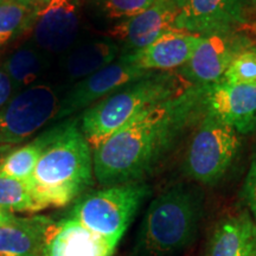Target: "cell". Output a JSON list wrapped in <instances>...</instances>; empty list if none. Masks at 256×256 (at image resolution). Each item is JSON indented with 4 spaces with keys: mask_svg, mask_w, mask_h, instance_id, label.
<instances>
[{
    "mask_svg": "<svg viewBox=\"0 0 256 256\" xmlns=\"http://www.w3.org/2000/svg\"><path fill=\"white\" fill-rule=\"evenodd\" d=\"M208 87L188 86L174 98L144 110L92 150L98 183L104 188L144 182L194 120L206 113Z\"/></svg>",
    "mask_w": 256,
    "mask_h": 256,
    "instance_id": "1",
    "label": "cell"
},
{
    "mask_svg": "<svg viewBox=\"0 0 256 256\" xmlns=\"http://www.w3.org/2000/svg\"><path fill=\"white\" fill-rule=\"evenodd\" d=\"M92 150L78 119L55 126L26 185L40 210L69 206L94 184Z\"/></svg>",
    "mask_w": 256,
    "mask_h": 256,
    "instance_id": "2",
    "label": "cell"
},
{
    "mask_svg": "<svg viewBox=\"0 0 256 256\" xmlns=\"http://www.w3.org/2000/svg\"><path fill=\"white\" fill-rule=\"evenodd\" d=\"M204 214V192L178 183L156 197L138 230L130 256H177L196 238Z\"/></svg>",
    "mask_w": 256,
    "mask_h": 256,
    "instance_id": "3",
    "label": "cell"
},
{
    "mask_svg": "<svg viewBox=\"0 0 256 256\" xmlns=\"http://www.w3.org/2000/svg\"><path fill=\"white\" fill-rule=\"evenodd\" d=\"M188 86L177 72H153L127 83L87 108L80 116V128L95 150L144 110L174 98Z\"/></svg>",
    "mask_w": 256,
    "mask_h": 256,
    "instance_id": "4",
    "label": "cell"
},
{
    "mask_svg": "<svg viewBox=\"0 0 256 256\" xmlns=\"http://www.w3.org/2000/svg\"><path fill=\"white\" fill-rule=\"evenodd\" d=\"M150 194L145 182L104 186L76 200L68 217L118 246Z\"/></svg>",
    "mask_w": 256,
    "mask_h": 256,
    "instance_id": "5",
    "label": "cell"
},
{
    "mask_svg": "<svg viewBox=\"0 0 256 256\" xmlns=\"http://www.w3.org/2000/svg\"><path fill=\"white\" fill-rule=\"evenodd\" d=\"M240 136L229 124L204 113L185 154L184 172L188 177L204 185L218 183L238 156Z\"/></svg>",
    "mask_w": 256,
    "mask_h": 256,
    "instance_id": "6",
    "label": "cell"
},
{
    "mask_svg": "<svg viewBox=\"0 0 256 256\" xmlns=\"http://www.w3.org/2000/svg\"><path fill=\"white\" fill-rule=\"evenodd\" d=\"M174 28L197 36L256 34V0H188Z\"/></svg>",
    "mask_w": 256,
    "mask_h": 256,
    "instance_id": "7",
    "label": "cell"
},
{
    "mask_svg": "<svg viewBox=\"0 0 256 256\" xmlns=\"http://www.w3.org/2000/svg\"><path fill=\"white\" fill-rule=\"evenodd\" d=\"M60 98L52 87L36 84L23 89L0 108V147L17 145L56 119Z\"/></svg>",
    "mask_w": 256,
    "mask_h": 256,
    "instance_id": "8",
    "label": "cell"
},
{
    "mask_svg": "<svg viewBox=\"0 0 256 256\" xmlns=\"http://www.w3.org/2000/svg\"><path fill=\"white\" fill-rule=\"evenodd\" d=\"M252 43L250 34L241 32L203 36L190 60L177 72L190 86L215 84L242 51L254 46Z\"/></svg>",
    "mask_w": 256,
    "mask_h": 256,
    "instance_id": "9",
    "label": "cell"
},
{
    "mask_svg": "<svg viewBox=\"0 0 256 256\" xmlns=\"http://www.w3.org/2000/svg\"><path fill=\"white\" fill-rule=\"evenodd\" d=\"M153 72H158L142 69L121 55L110 66L75 83L60 98L56 120L66 119L80 110H86L127 83L145 78Z\"/></svg>",
    "mask_w": 256,
    "mask_h": 256,
    "instance_id": "10",
    "label": "cell"
},
{
    "mask_svg": "<svg viewBox=\"0 0 256 256\" xmlns=\"http://www.w3.org/2000/svg\"><path fill=\"white\" fill-rule=\"evenodd\" d=\"M115 249L116 244L68 216L44 222L40 256H114Z\"/></svg>",
    "mask_w": 256,
    "mask_h": 256,
    "instance_id": "11",
    "label": "cell"
},
{
    "mask_svg": "<svg viewBox=\"0 0 256 256\" xmlns=\"http://www.w3.org/2000/svg\"><path fill=\"white\" fill-rule=\"evenodd\" d=\"M78 0H49L40 8L31 28L32 43L48 54H66L78 36Z\"/></svg>",
    "mask_w": 256,
    "mask_h": 256,
    "instance_id": "12",
    "label": "cell"
},
{
    "mask_svg": "<svg viewBox=\"0 0 256 256\" xmlns=\"http://www.w3.org/2000/svg\"><path fill=\"white\" fill-rule=\"evenodd\" d=\"M180 8L176 0H154L153 4L124 20L118 22L107 31V36L121 46V54L134 52L156 40L162 32L174 28Z\"/></svg>",
    "mask_w": 256,
    "mask_h": 256,
    "instance_id": "13",
    "label": "cell"
},
{
    "mask_svg": "<svg viewBox=\"0 0 256 256\" xmlns=\"http://www.w3.org/2000/svg\"><path fill=\"white\" fill-rule=\"evenodd\" d=\"M206 113L229 124L240 134L256 130V84H230L220 81L206 88Z\"/></svg>",
    "mask_w": 256,
    "mask_h": 256,
    "instance_id": "14",
    "label": "cell"
},
{
    "mask_svg": "<svg viewBox=\"0 0 256 256\" xmlns=\"http://www.w3.org/2000/svg\"><path fill=\"white\" fill-rule=\"evenodd\" d=\"M202 36L170 28L151 44L134 52L122 54L128 60L148 72H171L190 60Z\"/></svg>",
    "mask_w": 256,
    "mask_h": 256,
    "instance_id": "15",
    "label": "cell"
},
{
    "mask_svg": "<svg viewBox=\"0 0 256 256\" xmlns=\"http://www.w3.org/2000/svg\"><path fill=\"white\" fill-rule=\"evenodd\" d=\"M206 256H256V222L248 210L217 224Z\"/></svg>",
    "mask_w": 256,
    "mask_h": 256,
    "instance_id": "16",
    "label": "cell"
},
{
    "mask_svg": "<svg viewBox=\"0 0 256 256\" xmlns=\"http://www.w3.org/2000/svg\"><path fill=\"white\" fill-rule=\"evenodd\" d=\"M121 46L110 38H96L72 46L64 55L60 68L66 78L81 81L115 62Z\"/></svg>",
    "mask_w": 256,
    "mask_h": 256,
    "instance_id": "17",
    "label": "cell"
},
{
    "mask_svg": "<svg viewBox=\"0 0 256 256\" xmlns=\"http://www.w3.org/2000/svg\"><path fill=\"white\" fill-rule=\"evenodd\" d=\"M46 216L12 215L0 223V256H40Z\"/></svg>",
    "mask_w": 256,
    "mask_h": 256,
    "instance_id": "18",
    "label": "cell"
},
{
    "mask_svg": "<svg viewBox=\"0 0 256 256\" xmlns=\"http://www.w3.org/2000/svg\"><path fill=\"white\" fill-rule=\"evenodd\" d=\"M49 64L48 54L30 43L12 51L0 69L11 81L14 90H23L37 84L38 80L46 72Z\"/></svg>",
    "mask_w": 256,
    "mask_h": 256,
    "instance_id": "19",
    "label": "cell"
},
{
    "mask_svg": "<svg viewBox=\"0 0 256 256\" xmlns=\"http://www.w3.org/2000/svg\"><path fill=\"white\" fill-rule=\"evenodd\" d=\"M54 130L55 127L42 133L26 145L12 150L8 154L0 156V174L28 183L42 153L54 136Z\"/></svg>",
    "mask_w": 256,
    "mask_h": 256,
    "instance_id": "20",
    "label": "cell"
},
{
    "mask_svg": "<svg viewBox=\"0 0 256 256\" xmlns=\"http://www.w3.org/2000/svg\"><path fill=\"white\" fill-rule=\"evenodd\" d=\"M38 10L23 0H0V50L31 31Z\"/></svg>",
    "mask_w": 256,
    "mask_h": 256,
    "instance_id": "21",
    "label": "cell"
},
{
    "mask_svg": "<svg viewBox=\"0 0 256 256\" xmlns=\"http://www.w3.org/2000/svg\"><path fill=\"white\" fill-rule=\"evenodd\" d=\"M0 208L12 214L40 211L26 183L4 174H0Z\"/></svg>",
    "mask_w": 256,
    "mask_h": 256,
    "instance_id": "22",
    "label": "cell"
},
{
    "mask_svg": "<svg viewBox=\"0 0 256 256\" xmlns=\"http://www.w3.org/2000/svg\"><path fill=\"white\" fill-rule=\"evenodd\" d=\"M154 0H92V5L106 20L121 22L142 14Z\"/></svg>",
    "mask_w": 256,
    "mask_h": 256,
    "instance_id": "23",
    "label": "cell"
},
{
    "mask_svg": "<svg viewBox=\"0 0 256 256\" xmlns=\"http://www.w3.org/2000/svg\"><path fill=\"white\" fill-rule=\"evenodd\" d=\"M220 81L230 84H256V48L242 51L232 60Z\"/></svg>",
    "mask_w": 256,
    "mask_h": 256,
    "instance_id": "24",
    "label": "cell"
},
{
    "mask_svg": "<svg viewBox=\"0 0 256 256\" xmlns=\"http://www.w3.org/2000/svg\"><path fill=\"white\" fill-rule=\"evenodd\" d=\"M242 198L248 208L249 214L256 222V151L252 154L250 166L243 183Z\"/></svg>",
    "mask_w": 256,
    "mask_h": 256,
    "instance_id": "25",
    "label": "cell"
},
{
    "mask_svg": "<svg viewBox=\"0 0 256 256\" xmlns=\"http://www.w3.org/2000/svg\"><path fill=\"white\" fill-rule=\"evenodd\" d=\"M14 86L10 81L8 76L5 75L4 72L0 69V108L8 102L14 95Z\"/></svg>",
    "mask_w": 256,
    "mask_h": 256,
    "instance_id": "26",
    "label": "cell"
},
{
    "mask_svg": "<svg viewBox=\"0 0 256 256\" xmlns=\"http://www.w3.org/2000/svg\"><path fill=\"white\" fill-rule=\"evenodd\" d=\"M12 215H14V214L10 212V211H6V210L2 209V208H0V223L5 222V220H8Z\"/></svg>",
    "mask_w": 256,
    "mask_h": 256,
    "instance_id": "27",
    "label": "cell"
},
{
    "mask_svg": "<svg viewBox=\"0 0 256 256\" xmlns=\"http://www.w3.org/2000/svg\"><path fill=\"white\" fill-rule=\"evenodd\" d=\"M23 2H28V4L37 6V8H42V6H43L44 4H46V0H23Z\"/></svg>",
    "mask_w": 256,
    "mask_h": 256,
    "instance_id": "28",
    "label": "cell"
},
{
    "mask_svg": "<svg viewBox=\"0 0 256 256\" xmlns=\"http://www.w3.org/2000/svg\"><path fill=\"white\" fill-rule=\"evenodd\" d=\"M176 2H177V5L179 6V8L182 10L185 6V4H186V2H188V0H176Z\"/></svg>",
    "mask_w": 256,
    "mask_h": 256,
    "instance_id": "29",
    "label": "cell"
},
{
    "mask_svg": "<svg viewBox=\"0 0 256 256\" xmlns=\"http://www.w3.org/2000/svg\"><path fill=\"white\" fill-rule=\"evenodd\" d=\"M46 2H49V0H46Z\"/></svg>",
    "mask_w": 256,
    "mask_h": 256,
    "instance_id": "30",
    "label": "cell"
}]
</instances>
